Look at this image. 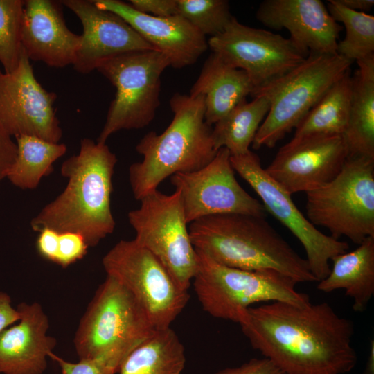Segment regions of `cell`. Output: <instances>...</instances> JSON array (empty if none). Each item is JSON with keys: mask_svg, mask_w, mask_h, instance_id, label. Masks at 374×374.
<instances>
[{"mask_svg": "<svg viewBox=\"0 0 374 374\" xmlns=\"http://www.w3.org/2000/svg\"><path fill=\"white\" fill-rule=\"evenodd\" d=\"M230 157L229 150L222 148L201 169L176 173L170 177V183L180 194L188 224L224 213L266 217L262 203L237 181Z\"/></svg>", "mask_w": 374, "mask_h": 374, "instance_id": "obj_14", "label": "cell"}, {"mask_svg": "<svg viewBox=\"0 0 374 374\" xmlns=\"http://www.w3.org/2000/svg\"><path fill=\"white\" fill-rule=\"evenodd\" d=\"M186 364L185 349L170 327L154 332L122 362L119 374H181Z\"/></svg>", "mask_w": 374, "mask_h": 374, "instance_id": "obj_25", "label": "cell"}, {"mask_svg": "<svg viewBox=\"0 0 374 374\" xmlns=\"http://www.w3.org/2000/svg\"><path fill=\"white\" fill-rule=\"evenodd\" d=\"M60 1L79 18L83 27L73 64L77 72L88 74L105 61L121 54L154 49L121 17L97 8L92 0Z\"/></svg>", "mask_w": 374, "mask_h": 374, "instance_id": "obj_17", "label": "cell"}, {"mask_svg": "<svg viewBox=\"0 0 374 374\" xmlns=\"http://www.w3.org/2000/svg\"><path fill=\"white\" fill-rule=\"evenodd\" d=\"M231 163L240 176L254 190L266 212L269 213L298 239L302 244L311 273L317 282L330 271V262L345 253L347 242L336 240L320 231L296 207L290 195L262 168L259 157L251 150L231 156Z\"/></svg>", "mask_w": 374, "mask_h": 374, "instance_id": "obj_12", "label": "cell"}, {"mask_svg": "<svg viewBox=\"0 0 374 374\" xmlns=\"http://www.w3.org/2000/svg\"><path fill=\"white\" fill-rule=\"evenodd\" d=\"M94 5L121 17L154 50L163 54L170 66L194 64L207 50L206 37L181 16L157 17L141 13L119 0H92Z\"/></svg>", "mask_w": 374, "mask_h": 374, "instance_id": "obj_19", "label": "cell"}, {"mask_svg": "<svg viewBox=\"0 0 374 374\" xmlns=\"http://www.w3.org/2000/svg\"><path fill=\"white\" fill-rule=\"evenodd\" d=\"M344 133L348 158L374 159V55L357 62Z\"/></svg>", "mask_w": 374, "mask_h": 374, "instance_id": "obj_24", "label": "cell"}, {"mask_svg": "<svg viewBox=\"0 0 374 374\" xmlns=\"http://www.w3.org/2000/svg\"><path fill=\"white\" fill-rule=\"evenodd\" d=\"M207 43L222 61L247 73L253 91L287 73L307 57L289 38L246 26L233 16L224 30Z\"/></svg>", "mask_w": 374, "mask_h": 374, "instance_id": "obj_13", "label": "cell"}, {"mask_svg": "<svg viewBox=\"0 0 374 374\" xmlns=\"http://www.w3.org/2000/svg\"><path fill=\"white\" fill-rule=\"evenodd\" d=\"M253 91V84L244 71L227 64L212 53L189 95L204 97L205 121L212 125L251 95Z\"/></svg>", "mask_w": 374, "mask_h": 374, "instance_id": "obj_22", "label": "cell"}, {"mask_svg": "<svg viewBox=\"0 0 374 374\" xmlns=\"http://www.w3.org/2000/svg\"><path fill=\"white\" fill-rule=\"evenodd\" d=\"M24 0H0V62L3 71L18 66L21 52Z\"/></svg>", "mask_w": 374, "mask_h": 374, "instance_id": "obj_30", "label": "cell"}, {"mask_svg": "<svg viewBox=\"0 0 374 374\" xmlns=\"http://www.w3.org/2000/svg\"><path fill=\"white\" fill-rule=\"evenodd\" d=\"M329 274L317 289L325 293L344 290L355 312L367 309L374 294V236L366 238L354 250L335 256Z\"/></svg>", "mask_w": 374, "mask_h": 374, "instance_id": "obj_23", "label": "cell"}, {"mask_svg": "<svg viewBox=\"0 0 374 374\" xmlns=\"http://www.w3.org/2000/svg\"><path fill=\"white\" fill-rule=\"evenodd\" d=\"M15 139L17 155L6 178L19 188L35 189L53 171V163L66 153V145L31 136Z\"/></svg>", "mask_w": 374, "mask_h": 374, "instance_id": "obj_28", "label": "cell"}, {"mask_svg": "<svg viewBox=\"0 0 374 374\" xmlns=\"http://www.w3.org/2000/svg\"><path fill=\"white\" fill-rule=\"evenodd\" d=\"M193 287L203 310L213 317L240 323L247 309L258 303H310L295 288L297 283L275 270L249 271L227 267L196 249Z\"/></svg>", "mask_w": 374, "mask_h": 374, "instance_id": "obj_5", "label": "cell"}, {"mask_svg": "<svg viewBox=\"0 0 374 374\" xmlns=\"http://www.w3.org/2000/svg\"><path fill=\"white\" fill-rule=\"evenodd\" d=\"M256 19L269 28L286 29L304 55L337 54L342 27L320 0H265Z\"/></svg>", "mask_w": 374, "mask_h": 374, "instance_id": "obj_18", "label": "cell"}, {"mask_svg": "<svg viewBox=\"0 0 374 374\" xmlns=\"http://www.w3.org/2000/svg\"><path fill=\"white\" fill-rule=\"evenodd\" d=\"M129 3L137 11L153 17L177 15V0H130Z\"/></svg>", "mask_w": 374, "mask_h": 374, "instance_id": "obj_35", "label": "cell"}, {"mask_svg": "<svg viewBox=\"0 0 374 374\" xmlns=\"http://www.w3.org/2000/svg\"><path fill=\"white\" fill-rule=\"evenodd\" d=\"M352 76L350 70L337 81L295 128L292 139L311 135H341L349 114Z\"/></svg>", "mask_w": 374, "mask_h": 374, "instance_id": "obj_27", "label": "cell"}, {"mask_svg": "<svg viewBox=\"0 0 374 374\" xmlns=\"http://www.w3.org/2000/svg\"><path fill=\"white\" fill-rule=\"evenodd\" d=\"M266 217L213 215L188 227L195 249L221 265L240 269H272L299 283L317 282L305 258L269 224Z\"/></svg>", "mask_w": 374, "mask_h": 374, "instance_id": "obj_3", "label": "cell"}, {"mask_svg": "<svg viewBox=\"0 0 374 374\" xmlns=\"http://www.w3.org/2000/svg\"><path fill=\"white\" fill-rule=\"evenodd\" d=\"M346 8L357 11L366 12L370 11L374 6L373 0H339Z\"/></svg>", "mask_w": 374, "mask_h": 374, "instance_id": "obj_39", "label": "cell"}, {"mask_svg": "<svg viewBox=\"0 0 374 374\" xmlns=\"http://www.w3.org/2000/svg\"><path fill=\"white\" fill-rule=\"evenodd\" d=\"M128 213L137 243L151 252L179 285L188 290L197 268L196 249L192 244L184 208L177 190L166 195L154 190Z\"/></svg>", "mask_w": 374, "mask_h": 374, "instance_id": "obj_10", "label": "cell"}, {"mask_svg": "<svg viewBox=\"0 0 374 374\" xmlns=\"http://www.w3.org/2000/svg\"><path fill=\"white\" fill-rule=\"evenodd\" d=\"M240 326L283 374H346L357 364L353 323L327 302L265 303L249 308Z\"/></svg>", "mask_w": 374, "mask_h": 374, "instance_id": "obj_1", "label": "cell"}, {"mask_svg": "<svg viewBox=\"0 0 374 374\" xmlns=\"http://www.w3.org/2000/svg\"><path fill=\"white\" fill-rule=\"evenodd\" d=\"M305 194L308 220L333 238L359 244L374 236V159L348 158L332 180Z\"/></svg>", "mask_w": 374, "mask_h": 374, "instance_id": "obj_8", "label": "cell"}, {"mask_svg": "<svg viewBox=\"0 0 374 374\" xmlns=\"http://www.w3.org/2000/svg\"><path fill=\"white\" fill-rule=\"evenodd\" d=\"M16 155V143L0 123V182L6 178Z\"/></svg>", "mask_w": 374, "mask_h": 374, "instance_id": "obj_36", "label": "cell"}, {"mask_svg": "<svg viewBox=\"0 0 374 374\" xmlns=\"http://www.w3.org/2000/svg\"><path fill=\"white\" fill-rule=\"evenodd\" d=\"M327 9L332 18L346 30L339 41L337 53L353 62L374 55V16L344 6L339 0H329Z\"/></svg>", "mask_w": 374, "mask_h": 374, "instance_id": "obj_29", "label": "cell"}, {"mask_svg": "<svg viewBox=\"0 0 374 374\" xmlns=\"http://www.w3.org/2000/svg\"><path fill=\"white\" fill-rule=\"evenodd\" d=\"M248 102L242 100L225 116L214 124L212 141L215 150L226 148L231 156L247 153L269 109V102L263 96H256Z\"/></svg>", "mask_w": 374, "mask_h": 374, "instance_id": "obj_26", "label": "cell"}, {"mask_svg": "<svg viewBox=\"0 0 374 374\" xmlns=\"http://www.w3.org/2000/svg\"><path fill=\"white\" fill-rule=\"evenodd\" d=\"M107 276L125 287L156 329L170 328L186 307L189 294L148 250L132 240H120L103 258Z\"/></svg>", "mask_w": 374, "mask_h": 374, "instance_id": "obj_11", "label": "cell"}, {"mask_svg": "<svg viewBox=\"0 0 374 374\" xmlns=\"http://www.w3.org/2000/svg\"><path fill=\"white\" fill-rule=\"evenodd\" d=\"M173 118L158 134L147 133L136 146L143 160L129 168L134 197L140 200L157 190L166 178L179 172L201 169L215 157L212 126L205 121V104L201 95L175 93L170 99Z\"/></svg>", "mask_w": 374, "mask_h": 374, "instance_id": "obj_4", "label": "cell"}, {"mask_svg": "<svg viewBox=\"0 0 374 374\" xmlns=\"http://www.w3.org/2000/svg\"><path fill=\"white\" fill-rule=\"evenodd\" d=\"M89 246L83 236L75 232H60L55 264L67 267L82 259Z\"/></svg>", "mask_w": 374, "mask_h": 374, "instance_id": "obj_33", "label": "cell"}, {"mask_svg": "<svg viewBox=\"0 0 374 374\" xmlns=\"http://www.w3.org/2000/svg\"><path fill=\"white\" fill-rule=\"evenodd\" d=\"M19 319V312L12 307L9 294L0 291V333Z\"/></svg>", "mask_w": 374, "mask_h": 374, "instance_id": "obj_38", "label": "cell"}, {"mask_svg": "<svg viewBox=\"0 0 374 374\" xmlns=\"http://www.w3.org/2000/svg\"><path fill=\"white\" fill-rule=\"evenodd\" d=\"M20 319L0 333V373L42 374L57 344L48 335L49 320L37 302L17 305Z\"/></svg>", "mask_w": 374, "mask_h": 374, "instance_id": "obj_21", "label": "cell"}, {"mask_svg": "<svg viewBox=\"0 0 374 374\" xmlns=\"http://www.w3.org/2000/svg\"><path fill=\"white\" fill-rule=\"evenodd\" d=\"M215 374H283L269 359L252 358L236 367H228Z\"/></svg>", "mask_w": 374, "mask_h": 374, "instance_id": "obj_34", "label": "cell"}, {"mask_svg": "<svg viewBox=\"0 0 374 374\" xmlns=\"http://www.w3.org/2000/svg\"><path fill=\"white\" fill-rule=\"evenodd\" d=\"M177 15L205 37L221 33L233 17L226 0H177Z\"/></svg>", "mask_w": 374, "mask_h": 374, "instance_id": "obj_31", "label": "cell"}, {"mask_svg": "<svg viewBox=\"0 0 374 374\" xmlns=\"http://www.w3.org/2000/svg\"><path fill=\"white\" fill-rule=\"evenodd\" d=\"M168 66V58L153 49L125 53L97 68L116 89L97 142L105 143L120 130L150 124L160 105L161 77Z\"/></svg>", "mask_w": 374, "mask_h": 374, "instance_id": "obj_9", "label": "cell"}, {"mask_svg": "<svg viewBox=\"0 0 374 374\" xmlns=\"http://www.w3.org/2000/svg\"><path fill=\"white\" fill-rule=\"evenodd\" d=\"M155 330L132 293L107 276L80 320L73 344L79 359L103 357L121 366Z\"/></svg>", "mask_w": 374, "mask_h": 374, "instance_id": "obj_6", "label": "cell"}, {"mask_svg": "<svg viewBox=\"0 0 374 374\" xmlns=\"http://www.w3.org/2000/svg\"><path fill=\"white\" fill-rule=\"evenodd\" d=\"M60 232L50 228L42 229L36 240L38 253L44 259L55 262Z\"/></svg>", "mask_w": 374, "mask_h": 374, "instance_id": "obj_37", "label": "cell"}, {"mask_svg": "<svg viewBox=\"0 0 374 374\" xmlns=\"http://www.w3.org/2000/svg\"><path fill=\"white\" fill-rule=\"evenodd\" d=\"M353 62L339 54L310 53L297 66L255 89L269 109L252 143L254 149L274 148L295 129L327 91L350 69Z\"/></svg>", "mask_w": 374, "mask_h": 374, "instance_id": "obj_7", "label": "cell"}, {"mask_svg": "<svg viewBox=\"0 0 374 374\" xmlns=\"http://www.w3.org/2000/svg\"><path fill=\"white\" fill-rule=\"evenodd\" d=\"M116 163V154L106 143L82 139L78 154L62 164L61 174L68 179L66 188L31 220L32 229L78 233L89 247L112 233L116 222L111 194Z\"/></svg>", "mask_w": 374, "mask_h": 374, "instance_id": "obj_2", "label": "cell"}, {"mask_svg": "<svg viewBox=\"0 0 374 374\" xmlns=\"http://www.w3.org/2000/svg\"><path fill=\"white\" fill-rule=\"evenodd\" d=\"M348 159L341 135L292 139L282 146L266 172L290 195L315 190L332 180Z\"/></svg>", "mask_w": 374, "mask_h": 374, "instance_id": "obj_16", "label": "cell"}, {"mask_svg": "<svg viewBox=\"0 0 374 374\" xmlns=\"http://www.w3.org/2000/svg\"><path fill=\"white\" fill-rule=\"evenodd\" d=\"M60 1L25 0L21 46L30 60L63 68L73 64L81 35L71 31Z\"/></svg>", "mask_w": 374, "mask_h": 374, "instance_id": "obj_20", "label": "cell"}, {"mask_svg": "<svg viewBox=\"0 0 374 374\" xmlns=\"http://www.w3.org/2000/svg\"><path fill=\"white\" fill-rule=\"evenodd\" d=\"M363 374H374V341L370 342L369 353Z\"/></svg>", "mask_w": 374, "mask_h": 374, "instance_id": "obj_40", "label": "cell"}, {"mask_svg": "<svg viewBox=\"0 0 374 374\" xmlns=\"http://www.w3.org/2000/svg\"><path fill=\"white\" fill-rule=\"evenodd\" d=\"M30 61L22 48L14 71L0 69V123L12 137L60 143L62 130L54 107L57 96L39 84Z\"/></svg>", "mask_w": 374, "mask_h": 374, "instance_id": "obj_15", "label": "cell"}, {"mask_svg": "<svg viewBox=\"0 0 374 374\" xmlns=\"http://www.w3.org/2000/svg\"><path fill=\"white\" fill-rule=\"evenodd\" d=\"M48 357L60 367L62 374H116L120 366L106 357L80 359L78 362L66 361L53 353Z\"/></svg>", "mask_w": 374, "mask_h": 374, "instance_id": "obj_32", "label": "cell"}]
</instances>
